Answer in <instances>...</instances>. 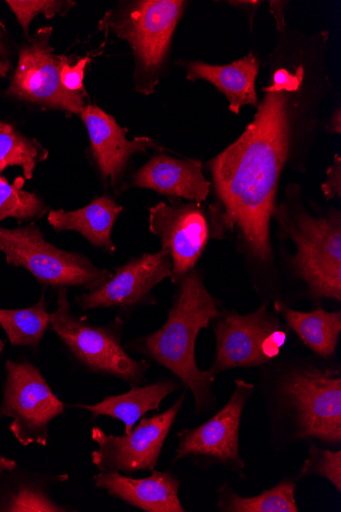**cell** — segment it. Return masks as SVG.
<instances>
[{"label":"cell","instance_id":"cell-1","mask_svg":"<svg viewBox=\"0 0 341 512\" xmlns=\"http://www.w3.org/2000/svg\"><path fill=\"white\" fill-rule=\"evenodd\" d=\"M328 36L281 34L253 122L209 162L216 196L208 212L212 237L235 232L258 263L273 261L270 223L282 171L320 124L319 106L332 85L323 64Z\"/></svg>","mask_w":341,"mask_h":512},{"label":"cell","instance_id":"cell-2","mask_svg":"<svg viewBox=\"0 0 341 512\" xmlns=\"http://www.w3.org/2000/svg\"><path fill=\"white\" fill-rule=\"evenodd\" d=\"M276 453L305 444L341 448V367L292 354L260 367L256 385Z\"/></svg>","mask_w":341,"mask_h":512},{"label":"cell","instance_id":"cell-3","mask_svg":"<svg viewBox=\"0 0 341 512\" xmlns=\"http://www.w3.org/2000/svg\"><path fill=\"white\" fill-rule=\"evenodd\" d=\"M178 287L163 327L150 336L129 341L124 347L148 356L167 368L189 390L194 413L201 416L217 408L214 392L216 378L202 370L196 359V344L202 330L220 316V302L208 291L203 275L189 271Z\"/></svg>","mask_w":341,"mask_h":512},{"label":"cell","instance_id":"cell-4","mask_svg":"<svg viewBox=\"0 0 341 512\" xmlns=\"http://www.w3.org/2000/svg\"><path fill=\"white\" fill-rule=\"evenodd\" d=\"M273 218L279 236L294 242L297 253L289 258L292 273L303 284L305 297L315 304L341 302V215L331 208L313 216L301 200V186L291 183Z\"/></svg>","mask_w":341,"mask_h":512},{"label":"cell","instance_id":"cell-5","mask_svg":"<svg viewBox=\"0 0 341 512\" xmlns=\"http://www.w3.org/2000/svg\"><path fill=\"white\" fill-rule=\"evenodd\" d=\"M182 0H137L108 12L99 24L130 45L135 90L150 96L164 75L174 32L186 7Z\"/></svg>","mask_w":341,"mask_h":512},{"label":"cell","instance_id":"cell-6","mask_svg":"<svg viewBox=\"0 0 341 512\" xmlns=\"http://www.w3.org/2000/svg\"><path fill=\"white\" fill-rule=\"evenodd\" d=\"M0 252L9 265L24 268L40 285L59 290L81 288L93 292L113 276L86 256L47 242L35 222L17 228L0 225Z\"/></svg>","mask_w":341,"mask_h":512},{"label":"cell","instance_id":"cell-7","mask_svg":"<svg viewBox=\"0 0 341 512\" xmlns=\"http://www.w3.org/2000/svg\"><path fill=\"white\" fill-rule=\"evenodd\" d=\"M50 325L73 356L94 374L114 378L131 387L146 382L150 365L132 358L122 346L123 322L95 327L73 315L68 289L58 293L57 308Z\"/></svg>","mask_w":341,"mask_h":512},{"label":"cell","instance_id":"cell-8","mask_svg":"<svg viewBox=\"0 0 341 512\" xmlns=\"http://www.w3.org/2000/svg\"><path fill=\"white\" fill-rule=\"evenodd\" d=\"M255 391L253 383L235 380L228 402L210 420L176 434L179 442L172 464L188 459L200 470L222 469L247 480V464L240 452V426Z\"/></svg>","mask_w":341,"mask_h":512},{"label":"cell","instance_id":"cell-9","mask_svg":"<svg viewBox=\"0 0 341 512\" xmlns=\"http://www.w3.org/2000/svg\"><path fill=\"white\" fill-rule=\"evenodd\" d=\"M216 356L207 370L213 378L234 368L262 367L280 355L289 329L268 304L250 314L222 310L213 320Z\"/></svg>","mask_w":341,"mask_h":512},{"label":"cell","instance_id":"cell-10","mask_svg":"<svg viewBox=\"0 0 341 512\" xmlns=\"http://www.w3.org/2000/svg\"><path fill=\"white\" fill-rule=\"evenodd\" d=\"M53 27L39 28L20 46L17 67L5 96L40 109L81 114L86 93L67 90L61 82L64 55H56L51 38Z\"/></svg>","mask_w":341,"mask_h":512},{"label":"cell","instance_id":"cell-11","mask_svg":"<svg viewBox=\"0 0 341 512\" xmlns=\"http://www.w3.org/2000/svg\"><path fill=\"white\" fill-rule=\"evenodd\" d=\"M64 410L65 404L47 384L38 367L29 361L6 362L0 421L12 418L10 431L21 445L45 447L50 435L48 427Z\"/></svg>","mask_w":341,"mask_h":512},{"label":"cell","instance_id":"cell-12","mask_svg":"<svg viewBox=\"0 0 341 512\" xmlns=\"http://www.w3.org/2000/svg\"><path fill=\"white\" fill-rule=\"evenodd\" d=\"M186 391L163 413L140 418L138 426L127 435H108L101 428H93L91 438L99 446L91 454L95 467L100 472H118L127 476L142 471L154 472L184 405Z\"/></svg>","mask_w":341,"mask_h":512},{"label":"cell","instance_id":"cell-13","mask_svg":"<svg viewBox=\"0 0 341 512\" xmlns=\"http://www.w3.org/2000/svg\"><path fill=\"white\" fill-rule=\"evenodd\" d=\"M149 212L150 230L171 259V281L176 285L194 269L207 247L211 235L208 217L201 204L176 198L159 203Z\"/></svg>","mask_w":341,"mask_h":512},{"label":"cell","instance_id":"cell-14","mask_svg":"<svg viewBox=\"0 0 341 512\" xmlns=\"http://www.w3.org/2000/svg\"><path fill=\"white\" fill-rule=\"evenodd\" d=\"M90 141V156L106 188L116 195L127 190L125 179L128 164L133 155L146 153L150 149L166 150L154 139L146 136L127 139V128L120 126L116 119L95 105L86 106L81 112Z\"/></svg>","mask_w":341,"mask_h":512},{"label":"cell","instance_id":"cell-15","mask_svg":"<svg viewBox=\"0 0 341 512\" xmlns=\"http://www.w3.org/2000/svg\"><path fill=\"white\" fill-rule=\"evenodd\" d=\"M172 262L164 250L144 254L123 266L101 288L78 296L76 303L83 310L117 308L131 310L140 305H155L153 290L171 278Z\"/></svg>","mask_w":341,"mask_h":512},{"label":"cell","instance_id":"cell-16","mask_svg":"<svg viewBox=\"0 0 341 512\" xmlns=\"http://www.w3.org/2000/svg\"><path fill=\"white\" fill-rule=\"evenodd\" d=\"M211 186L200 160L177 159L166 154L154 156L133 173L127 182V189L151 190L170 198L199 204L207 201Z\"/></svg>","mask_w":341,"mask_h":512},{"label":"cell","instance_id":"cell-17","mask_svg":"<svg viewBox=\"0 0 341 512\" xmlns=\"http://www.w3.org/2000/svg\"><path fill=\"white\" fill-rule=\"evenodd\" d=\"M96 488L146 512H185L179 498L181 480L171 472H152L148 478L134 479L118 472L94 476Z\"/></svg>","mask_w":341,"mask_h":512},{"label":"cell","instance_id":"cell-18","mask_svg":"<svg viewBox=\"0 0 341 512\" xmlns=\"http://www.w3.org/2000/svg\"><path fill=\"white\" fill-rule=\"evenodd\" d=\"M178 64L186 69L188 81L206 80L213 83L227 98L232 113L238 115L245 106L259 107L256 80L261 64L254 53L225 66L194 61Z\"/></svg>","mask_w":341,"mask_h":512},{"label":"cell","instance_id":"cell-19","mask_svg":"<svg viewBox=\"0 0 341 512\" xmlns=\"http://www.w3.org/2000/svg\"><path fill=\"white\" fill-rule=\"evenodd\" d=\"M184 387L177 378H162L154 384L131 387V390L121 395L105 397L100 403L74 404L72 408L89 411L92 421L100 416H109L125 425V435L129 434L146 413L160 411L162 402Z\"/></svg>","mask_w":341,"mask_h":512},{"label":"cell","instance_id":"cell-20","mask_svg":"<svg viewBox=\"0 0 341 512\" xmlns=\"http://www.w3.org/2000/svg\"><path fill=\"white\" fill-rule=\"evenodd\" d=\"M123 211L122 206L104 195L75 211L52 210L47 215V221L56 231H76L93 247L114 255L117 249L112 240V231Z\"/></svg>","mask_w":341,"mask_h":512},{"label":"cell","instance_id":"cell-21","mask_svg":"<svg viewBox=\"0 0 341 512\" xmlns=\"http://www.w3.org/2000/svg\"><path fill=\"white\" fill-rule=\"evenodd\" d=\"M274 312L285 320L286 327L294 331L315 356L334 359L341 334L340 310L329 312L320 307L312 312H302L275 300Z\"/></svg>","mask_w":341,"mask_h":512},{"label":"cell","instance_id":"cell-22","mask_svg":"<svg viewBox=\"0 0 341 512\" xmlns=\"http://www.w3.org/2000/svg\"><path fill=\"white\" fill-rule=\"evenodd\" d=\"M296 477L285 476L275 486L256 496H241L225 482L216 491L220 512H299Z\"/></svg>","mask_w":341,"mask_h":512},{"label":"cell","instance_id":"cell-23","mask_svg":"<svg viewBox=\"0 0 341 512\" xmlns=\"http://www.w3.org/2000/svg\"><path fill=\"white\" fill-rule=\"evenodd\" d=\"M50 314L42 294L39 301L28 308H0V327L13 346L36 351L48 327H51Z\"/></svg>","mask_w":341,"mask_h":512},{"label":"cell","instance_id":"cell-24","mask_svg":"<svg viewBox=\"0 0 341 512\" xmlns=\"http://www.w3.org/2000/svg\"><path fill=\"white\" fill-rule=\"evenodd\" d=\"M50 151L38 139L23 134L14 124L0 120V174L9 167H20L23 177L31 180L38 164Z\"/></svg>","mask_w":341,"mask_h":512},{"label":"cell","instance_id":"cell-25","mask_svg":"<svg viewBox=\"0 0 341 512\" xmlns=\"http://www.w3.org/2000/svg\"><path fill=\"white\" fill-rule=\"evenodd\" d=\"M25 183L23 176L13 182L0 176V221L34 222L50 213V208L36 193L24 190Z\"/></svg>","mask_w":341,"mask_h":512},{"label":"cell","instance_id":"cell-26","mask_svg":"<svg viewBox=\"0 0 341 512\" xmlns=\"http://www.w3.org/2000/svg\"><path fill=\"white\" fill-rule=\"evenodd\" d=\"M310 476H318L328 481L341 493V448L330 449L315 444L308 446V457L302 464L296 479L300 482Z\"/></svg>","mask_w":341,"mask_h":512},{"label":"cell","instance_id":"cell-27","mask_svg":"<svg viewBox=\"0 0 341 512\" xmlns=\"http://www.w3.org/2000/svg\"><path fill=\"white\" fill-rule=\"evenodd\" d=\"M6 4L17 18L26 39L30 38V26L37 16L44 15L48 20L58 15L65 17L76 6L70 0H8Z\"/></svg>","mask_w":341,"mask_h":512},{"label":"cell","instance_id":"cell-28","mask_svg":"<svg viewBox=\"0 0 341 512\" xmlns=\"http://www.w3.org/2000/svg\"><path fill=\"white\" fill-rule=\"evenodd\" d=\"M0 511L13 512H63L67 511L40 487L24 485L6 500Z\"/></svg>","mask_w":341,"mask_h":512},{"label":"cell","instance_id":"cell-29","mask_svg":"<svg viewBox=\"0 0 341 512\" xmlns=\"http://www.w3.org/2000/svg\"><path fill=\"white\" fill-rule=\"evenodd\" d=\"M90 62V56L77 58L64 55L61 82L67 90L75 93H86L84 88V75Z\"/></svg>","mask_w":341,"mask_h":512},{"label":"cell","instance_id":"cell-30","mask_svg":"<svg viewBox=\"0 0 341 512\" xmlns=\"http://www.w3.org/2000/svg\"><path fill=\"white\" fill-rule=\"evenodd\" d=\"M322 192L326 200L341 199V158L334 156L332 165L326 172V180L322 184Z\"/></svg>","mask_w":341,"mask_h":512},{"label":"cell","instance_id":"cell-31","mask_svg":"<svg viewBox=\"0 0 341 512\" xmlns=\"http://www.w3.org/2000/svg\"><path fill=\"white\" fill-rule=\"evenodd\" d=\"M13 70V62L6 36V30L0 22V78H7Z\"/></svg>","mask_w":341,"mask_h":512},{"label":"cell","instance_id":"cell-32","mask_svg":"<svg viewBox=\"0 0 341 512\" xmlns=\"http://www.w3.org/2000/svg\"><path fill=\"white\" fill-rule=\"evenodd\" d=\"M227 4L243 12V14L248 17L251 28L253 29L255 15L258 9L263 5V2H258V0H255V2L254 0H246V2L245 0H237V2H233V0H230Z\"/></svg>","mask_w":341,"mask_h":512},{"label":"cell","instance_id":"cell-33","mask_svg":"<svg viewBox=\"0 0 341 512\" xmlns=\"http://www.w3.org/2000/svg\"><path fill=\"white\" fill-rule=\"evenodd\" d=\"M287 2H281V0H271L270 12L273 15L277 30L283 34L288 28L285 22V10Z\"/></svg>","mask_w":341,"mask_h":512},{"label":"cell","instance_id":"cell-34","mask_svg":"<svg viewBox=\"0 0 341 512\" xmlns=\"http://www.w3.org/2000/svg\"><path fill=\"white\" fill-rule=\"evenodd\" d=\"M326 130L332 134L341 133V110L337 108L326 123Z\"/></svg>","mask_w":341,"mask_h":512},{"label":"cell","instance_id":"cell-35","mask_svg":"<svg viewBox=\"0 0 341 512\" xmlns=\"http://www.w3.org/2000/svg\"><path fill=\"white\" fill-rule=\"evenodd\" d=\"M18 464L15 460L7 457H0V474L13 472L17 469Z\"/></svg>","mask_w":341,"mask_h":512},{"label":"cell","instance_id":"cell-36","mask_svg":"<svg viewBox=\"0 0 341 512\" xmlns=\"http://www.w3.org/2000/svg\"><path fill=\"white\" fill-rule=\"evenodd\" d=\"M5 343L3 342L2 339H0V356L3 355L4 351H5Z\"/></svg>","mask_w":341,"mask_h":512}]
</instances>
